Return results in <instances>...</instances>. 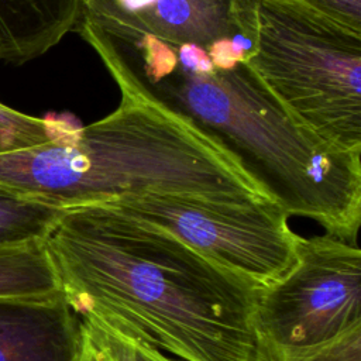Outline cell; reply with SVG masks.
Instances as JSON below:
<instances>
[{"mask_svg": "<svg viewBox=\"0 0 361 361\" xmlns=\"http://www.w3.org/2000/svg\"><path fill=\"white\" fill-rule=\"evenodd\" d=\"M255 355L314 347L361 324V252L333 235L296 240V261L259 286L252 316Z\"/></svg>", "mask_w": 361, "mask_h": 361, "instance_id": "8992f818", "label": "cell"}, {"mask_svg": "<svg viewBox=\"0 0 361 361\" xmlns=\"http://www.w3.org/2000/svg\"><path fill=\"white\" fill-rule=\"evenodd\" d=\"M254 10L255 0H80L78 23L118 35L192 44L206 52L221 44H237L251 55Z\"/></svg>", "mask_w": 361, "mask_h": 361, "instance_id": "52a82bcc", "label": "cell"}, {"mask_svg": "<svg viewBox=\"0 0 361 361\" xmlns=\"http://www.w3.org/2000/svg\"><path fill=\"white\" fill-rule=\"evenodd\" d=\"M80 320L62 292L0 298V361H78Z\"/></svg>", "mask_w": 361, "mask_h": 361, "instance_id": "ba28073f", "label": "cell"}, {"mask_svg": "<svg viewBox=\"0 0 361 361\" xmlns=\"http://www.w3.org/2000/svg\"><path fill=\"white\" fill-rule=\"evenodd\" d=\"M254 361H361V324L323 344L276 354H257Z\"/></svg>", "mask_w": 361, "mask_h": 361, "instance_id": "5bb4252c", "label": "cell"}, {"mask_svg": "<svg viewBox=\"0 0 361 361\" xmlns=\"http://www.w3.org/2000/svg\"><path fill=\"white\" fill-rule=\"evenodd\" d=\"M80 330H82V327H80ZM78 361H100V357H99L96 348L93 347V344L90 343L89 337L85 334L83 330H82V344H80V353H79Z\"/></svg>", "mask_w": 361, "mask_h": 361, "instance_id": "2e32d148", "label": "cell"}, {"mask_svg": "<svg viewBox=\"0 0 361 361\" xmlns=\"http://www.w3.org/2000/svg\"><path fill=\"white\" fill-rule=\"evenodd\" d=\"M79 320L100 361H173L154 345L131 337L96 317L80 316Z\"/></svg>", "mask_w": 361, "mask_h": 361, "instance_id": "7c38bea8", "label": "cell"}, {"mask_svg": "<svg viewBox=\"0 0 361 361\" xmlns=\"http://www.w3.org/2000/svg\"><path fill=\"white\" fill-rule=\"evenodd\" d=\"M100 204L172 234L259 286L279 279L296 261L299 234L289 228L288 214L268 199L145 193Z\"/></svg>", "mask_w": 361, "mask_h": 361, "instance_id": "5b68a950", "label": "cell"}, {"mask_svg": "<svg viewBox=\"0 0 361 361\" xmlns=\"http://www.w3.org/2000/svg\"><path fill=\"white\" fill-rule=\"evenodd\" d=\"M59 292V278L44 240L0 248V298H41Z\"/></svg>", "mask_w": 361, "mask_h": 361, "instance_id": "30bf717a", "label": "cell"}, {"mask_svg": "<svg viewBox=\"0 0 361 361\" xmlns=\"http://www.w3.org/2000/svg\"><path fill=\"white\" fill-rule=\"evenodd\" d=\"M65 124L61 118H39L0 103V154L49 141Z\"/></svg>", "mask_w": 361, "mask_h": 361, "instance_id": "4fadbf2b", "label": "cell"}, {"mask_svg": "<svg viewBox=\"0 0 361 361\" xmlns=\"http://www.w3.org/2000/svg\"><path fill=\"white\" fill-rule=\"evenodd\" d=\"M80 0H0V61L24 63L75 31Z\"/></svg>", "mask_w": 361, "mask_h": 361, "instance_id": "9c48e42d", "label": "cell"}, {"mask_svg": "<svg viewBox=\"0 0 361 361\" xmlns=\"http://www.w3.org/2000/svg\"><path fill=\"white\" fill-rule=\"evenodd\" d=\"M0 186L61 209L145 193L267 199L206 137L126 93L89 126L65 121L49 141L0 154Z\"/></svg>", "mask_w": 361, "mask_h": 361, "instance_id": "3957f363", "label": "cell"}, {"mask_svg": "<svg viewBox=\"0 0 361 361\" xmlns=\"http://www.w3.org/2000/svg\"><path fill=\"white\" fill-rule=\"evenodd\" d=\"M254 14L248 66L319 138L361 154V31L289 0H255Z\"/></svg>", "mask_w": 361, "mask_h": 361, "instance_id": "277c9868", "label": "cell"}, {"mask_svg": "<svg viewBox=\"0 0 361 361\" xmlns=\"http://www.w3.org/2000/svg\"><path fill=\"white\" fill-rule=\"evenodd\" d=\"M76 32L121 93L190 126L221 149L288 216L354 243L361 220V154L338 149L298 121L245 61L214 66L192 44L118 35L87 23Z\"/></svg>", "mask_w": 361, "mask_h": 361, "instance_id": "6da1fadb", "label": "cell"}, {"mask_svg": "<svg viewBox=\"0 0 361 361\" xmlns=\"http://www.w3.org/2000/svg\"><path fill=\"white\" fill-rule=\"evenodd\" d=\"M71 309L182 361H254L259 285L107 204L65 209L44 240Z\"/></svg>", "mask_w": 361, "mask_h": 361, "instance_id": "7a4b0ae2", "label": "cell"}, {"mask_svg": "<svg viewBox=\"0 0 361 361\" xmlns=\"http://www.w3.org/2000/svg\"><path fill=\"white\" fill-rule=\"evenodd\" d=\"M361 31V0H289Z\"/></svg>", "mask_w": 361, "mask_h": 361, "instance_id": "9a60e30c", "label": "cell"}, {"mask_svg": "<svg viewBox=\"0 0 361 361\" xmlns=\"http://www.w3.org/2000/svg\"><path fill=\"white\" fill-rule=\"evenodd\" d=\"M63 210L0 186V248L45 240Z\"/></svg>", "mask_w": 361, "mask_h": 361, "instance_id": "8fae6325", "label": "cell"}]
</instances>
